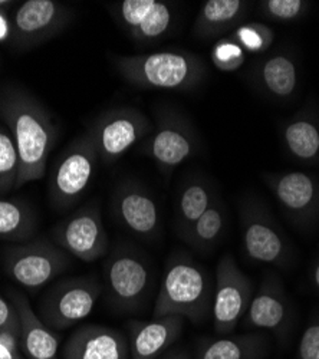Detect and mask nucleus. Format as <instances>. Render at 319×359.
Returning <instances> with one entry per match:
<instances>
[{"instance_id": "nucleus-28", "label": "nucleus", "mask_w": 319, "mask_h": 359, "mask_svg": "<svg viewBox=\"0 0 319 359\" xmlns=\"http://www.w3.org/2000/svg\"><path fill=\"white\" fill-rule=\"evenodd\" d=\"M19 177V157L9 130L0 126V196L16 189Z\"/></svg>"}, {"instance_id": "nucleus-38", "label": "nucleus", "mask_w": 319, "mask_h": 359, "mask_svg": "<svg viewBox=\"0 0 319 359\" xmlns=\"http://www.w3.org/2000/svg\"><path fill=\"white\" fill-rule=\"evenodd\" d=\"M315 283H316V286L319 287V264H318V267L315 269Z\"/></svg>"}, {"instance_id": "nucleus-23", "label": "nucleus", "mask_w": 319, "mask_h": 359, "mask_svg": "<svg viewBox=\"0 0 319 359\" xmlns=\"http://www.w3.org/2000/svg\"><path fill=\"white\" fill-rule=\"evenodd\" d=\"M38 229L36 215L29 204L15 198H0V241L25 243Z\"/></svg>"}, {"instance_id": "nucleus-29", "label": "nucleus", "mask_w": 319, "mask_h": 359, "mask_svg": "<svg viewBox=\"0 0 319 359\" xmlns=\"http://www.w3.org/2000/svg\"><path fill=\"white\" fill-rule=\"evenodd\" d=\"M230 39L235 41L245 52L260 53L271 48L275 34L271 27L264 23L252 22L247 25H239L233 34L230 35Z\"/></svg>"}, {"instance_id": "nucleus-26", "label": "nucleus", "mask_w": 319, "mask_h": 359, "mask_svg": "<svg viewBox=\"0 0 319 359\" xmlns=\"http://www.w3.org/2000/svg\"><path fill=\"white\" fill-rule=\"evenodd\" d=\"M215 190L203 180H190L182 189L177 200V230L183 236L187 229L216 200Z\"/></svg>"}, {"instance_id": "nucleus-20", "label": "nucleus", "mask_w": 319, "mask_h": 359, "mask_svg": "<svg viewBox=\"0 0 319 359\" xmlns=\"http://www.w3.org/2000/svg\"><path fill=\"white\" fill-rule=\"evenodd\" d=\"M265 180L285 215L299 217L309 212L316 189L308 174L301 171L278 172L265 175Z\"/></svg>"}, {"instance_id": "nucleus-11", "label": "nucleus", "mask_w": 319, "mask_h": 359, "mask_svg": "<svg viewBox=\"0 0 319 359\" xmlns=\"http://www.w3.org/2000/svg\"><path fill=\"white\" fill-rule=\"evenodd\" d=\"M253 297L252 280L240 271L235 257L224 255L216 271V289L212 304L215 331L227 335L235 331Z\"/></svg>"}, {"instance_id": "nucleus-34", "label": "nucleus", "mask_w": 319, "mask_h": 359, "mask_svg": "<svg viewBox=\"0 0 319 359\" xmlns=\"http://www.w3.org/2000/svg\"><path fill=\"white\" fill-rule=\"evenodd\" d=\"M0 359H23L18 335L0 332Z\"/></svg>"}, {"instance_id": "nucleus-31", "label": "nucleus", "mask_w": 319, "mask_h": 359, "mask_svg": "<svg viewBox=\"0 0 319 359\" xmlns=\"http://www.w3.org/2000/svg\"><path fill=\"white\" fill-rule=\"evenodd\" d=\"M259 8L265 18L278 22H291L302 15L305 2L302 0H265L259 4Z\"/></svg>"}, {"instance_id": "nucleus-22", "label": "nucleus", "mask_w": 319, "mask_h": 359, "mask_svg": "<svg viewBox=\"0 0 319 359\" xmlns=\"http://www.w3.org/2000/svg\"><path fill=\"white\" fill-rule=\"evenodd\" d=\"M257 82L268 95L286 100L298 85L297 65L286 53H273L259 65Z\"/></svg>"}, {"instance_id": "nucleus-10", "label": "nucleus", "mask_w": 319, "mask_h": 359, "mask_svg": "<svg viewBox=\"0 0 319 359\" xmlns=\"http://www.w3.org/2000/svg\"><path fill=\"white\" fill-rule=\"evenodd\" d=\"M74 13L57 0H26L12 15V45L26 50L36 48L65 31Z\"/></svg>"}, {"instance_id": "nucleus-12", "label": "nucleus", "mask_w": 319, "mask_h": 359, "mask_svg": "<svg viewBox=\"0 0 319 359\" xmlns=\"http://www.w3.org/2000/svg\"><path fill=\"white\" fill-rule=\"evenodd\" d=\"M52 233L57 246L83 263H93L104 257L109 246L97 203L81 207L57 224Z\"/></svg>"}, {"instance_id": "nucleus-21", "label": "nucleus", "mask_w": 319, "mask_h": 359, "mask_svg": "<svg viewBox=\"0 0 319 359\" xmlns=\"http://www.w3.org/2000/svg\"><path fill=\"white\" fill-rule=\"evenodd\" d=\"M247 5L243 0H208L196 18L194 35L210 39L229 32L245 19Z\"/></svg>"}, {"instance_id": "nucleus-30", "label": "nucleus", "mask_w": 319, "mask_h": 359, "mask_svg": "<svg viewBox=\"0 0 319 359\" xmlns=\"http://www.w3.org/2000/svg\"><path fill=\"white\" fill-rule=\"evenodd\" d=\"M245 50L235 42L220 39L212 49V62L222 72H236L245 64Z\"/></svg>"}, {"instance_id": "nucleus-33", "label": "nucleus", "mask_w": 319, "mask_h": 359, "mask_svg": "<svg viewBox=\"0 0 319 359\" xmlns=\"http://www.w3.org/2000/svg\"><path fill=\"white\" fill-rule=\"evenodd\" d=\"M299 359H319V325H311L302 335L299 349Z\"/></svg>"}, {"instance_id": "nucleus-32", "label": "nucleus", "mask_w": 319, "mask_h": 359, "mask_svg": "<svg viewBox=\"0 0 319 359\" xmlns=\"http://www.w3.org/2000/svg\"><path fill=\"white\" fill-rule=\"evenodd\" d=\"M0 332H12L19 337L20 323L15 305L0 293Z\"/></svg>"}, {"instance_id": "nucleus-17", "label": "nucleus", "mask_w": 319, "mask_h": 359, "mask_svg": "<svg viewBox=\"0 0 319 359\" xmlns=\"http://www.w3.org/2000/svg\"><path fill=\"white\" fill-rule=\"evenodd\" d=\"M184 318L164 316L128 323L130 359H158L176 342L184 329Z\"/></svg>"}, {"instance_id": "nucleus-2", "label": "nucleus", "mask_w": 319, "mask_h": 359, "mask_svg": "<svg viewBox=\"0 0 319 359\" xmlns=\"http://www.w3.org/2000/svg\"><path fill=\"white\" fill-rule=\"evenodd\" d=\"M117 72L133 86L164 91H190L206 76L203 59L189 50H161L131 56H114Z\"/></svg>"}, {"instance_id": "nucleus-36", "label": "nucleus", "mask_w": 319, "mask_h": 359, "mask_svg": "<svg viewBox=\"0 0 319 359\" xmlns=\"http://www.w3.org/2000/svg\"><path fill=\"white\" fill-rule=\"evenodd\" d=\"M158 359H189V355L186 352H182V351H176V352H170Z\"/></svg>"}, {"instance_id": "nucleus-35", "label": "nucleus", "mask_w": 319, "mask_h": 359, "mask_svg": "<svg viewBox=\"0 0 319 359\" xmlns=\"http://www.w3.org/2000/svg\"><path fill=\"white\" fill-rule=\"evenodd\" d=\"M12 39V15L11 11L0 9V43Z\"/></svg>"}, {"instance_id": "nucleus-13", "label": "nucleus", "mask_w": 319, "mask_h": 359, "mask_svg": "<svg viewBox=\"0 0 319 359\" xmlns=\"http://www.w3.org/2000/svg\"><path fill=\"white\" fill-rule=\"evenodd\" d=\"M243 249L249 259L272 266H285L287 242L280 227L257 201H245L240 212Z\"/></svg>"}, {"instance_id": "nucleus-4", "label": "nucleus", "mask_w": 319, "mask_h": 359, "mask_svg": "<svg viewBox=\"0 0 319 359\" xmlns=\"http://www.w3.org/2000/svg\"><path fill=\"white\" fill-rule=\"evenodd\" d=\"M98 161L97 148L88 131L74 140L50 172V204L57 210L74 205L93 183Z\"/></svg>"}, {"instance_id": "nucleus-25", "label": "nucleus", "mask_w": 319, "mask_h": 359, "mask_svg": "<svg viewBox=\"0 0 319 359\" xmlns=\"http://www.w3.org/2000/svg\"><path fill=\"white\" fill-rule=\"evenodd\" d=\"M227 224V212L226 207L216 197L213 204L203 213L182 236L184 242L205 253L213 249L222 238Z\"/></svg>"}, {"instance_id": "nucleus-3", "label": "nucleus", "mask_w": 319, "mask_h": 359, "mask_svg": "<svg viewBox=\"0 0 319 359\" xmlns=\"http://www.w3.org/2000/svg\"><path fill=\"white\" fill-rule=\"evenodd\" d=\"M212 283L205 267L183 253L170 256L153 319L182 316L200 325L212 313Z\"/></svg>"}, {"instance_id": "nucleus-15", "label": "nucleus", "mask_w": 319, "mask_h": 359, "mask_svg": "<svg viewBox=\"0 0 319 359\" xmlns=\"http://www.w3.org/2000/svg\"><path fill=\"white\" fill-rule=\"evenodd\" d=\"M112 213L130 233L150 241L160 231V210L153 196L133 180L123 182L112 196Z\"/></svg>"}, {"instance_id": "nucleus-18", "label": "nucleus", "mask_w": 319, "mask_h": 359, "mask_svg": "<svg viewBox=\"0 0 319 359\" xmlns=\"http://www.w3.org/2000/svg\"><path fill=\"white\" fill-rule=\"evenodd\" d=\"M9 301L19 315V346L25 356L27 359H57L61 339L36 315L27 297L18 290H9Z\"/></svg>"}, {"instance_id": "nucleus-6", "label": "nucleus", "mask_w": 319, "mask_h": 359, "mask_svg": "<svg viewBox=\"0 0 319 359\" xmlns=\"http://www.w3.org/2000/svg\"><path fill=\"white\" fill-rule=\"evenodd\" d=\"M104 282L107 299L114 309L135 312L149 293V262L135 249L118 246L105 262Z\"/></svg>"}, {"instance_id": "nucleus-1", "label": "nucleus", "mask_w": 319, "mask_h": 359, "mask_svg": "<svg viewBox=\"0 0 319 359\" xmlns=\"http://www.w3.org/2000/svg\"><path fill=\"white\" fill-rule=\"evenodd\" d=\"M0 119L12 134L18 149L16 189L38 182L45 174L57 137L48 109L32 94L12 86L0 94Z\"/></svg>"}, {"instance_id": "nucleus-9", "label": "nucleus", "mask_w": 319, "mask_h": 359, "mask_svg": "<svg viewBox=\"0 0 319 359\" xmlns=\"http://www.w3.org/2000/svg\"><path fill=\"white\" fill-rule=\"evenodd\" d=\"M198 145L197 133L189 119L174 111H163L153 133L141 141L138 151L151 158L168 177L197 153Z\"/></svg>"}, {"instance_id": "nucleus-37", "label": "nucleus", "mask_w": 319, "mask_h": 359, "mask_svg": "<svg viewBox=\"0 0 319 359\" xmlns=\"http://www.w3.org/2000/svg\"><path fill=\"white\" fill-rule=\"evenodd\" d=\"M15 6V2H11V0H0V9L2 11H12Z\"/></svg>"}, {"instance_id": "nucleus-16", "label": "nucleus", "mask_w": 319, "mask_h": 359, "mask_svg": "<svg viewBox=\"0 0 319 359\" xmlns=\"http://www.w3.org/2000/svg\"><path fill=\"white\" fill-rule=\"evenodd\" d=\"M62 359H130L128 338L107 325H81L65 341Z\"/></svg>"}, {"instance_id": "nucleus-19", "label": "nucleus", "mask_w": 319, "mask_h": 359, "mask_svg": "<svg viewBox=\"0 0 319 359\" xmlns=\"http://www.w3.org/2000/svg\"><path fill=\"white\" fill-rule=\"evenodd\" d=\"M287 322L286 294L279 279L269 275L253 294L246 311L245 327L266 329V331L283 332Z\"/></svg>"}, {"instance_id": "nucleus-8", "label": "nucleus", "mask_w": 319, "mask_h": 359, "mask_svg": "<svg viewBox=\"0 0 319 359\" xmlns=\"http://www.w3.org/2000/svg\"><path fill=\"white\" fill-rule=\"evenodd\" d=\"M153 130V123L140 109L121 107L98 115L88 133L94 140L100 161L109 165L127 154L135 144L146 140Z\"/></svg>"}, {"instance_id": "nucleus-5", "label": "nucleus", "mask_w": 319, "mask_h": 359, "mask_svg": "<svg viewBox=\"0 0 319 359\" xmlns=\"http://www.w3.org/2000/svg\"><path fill=\"white\" fill-rule=\"evenodd\" d=\"M6 275L26 290H39L62 275L71 264L69 255L46 238L9 246L2 253Z\"/></svg>"}, {"instance_id": "nucleus-14", "label": "nucleus", "mask_w": 319, "mask_h": 359, "mask_svg": "<svg viewBox=\"0 0 319 359\" xmlns=\"http://www.w3.org/2000/svg\"><path fill=\"white\" fill-rule=\"evenodd\" d=\"M108 9L125 34L141 43L163 39L174 22L172 6L163 0H121Z\"/></svg>"}, {"instance_id": "nucleus-27", "label": "nucleus", "mask_w": 319, "mask_h": 359, "mask_svg": "<svg viewBox=\"0 0 319 359\" xmlns=\"http://www.w3.org/2000/svg\"><path fill=\"white\" fill-rule=\"evenodd\" d=\"M283 142L295 158L309 161L319 154V131L305 118H294L282 128Z\"/></svg>"}, {"instance_id": "nucleus-24", "label": "nucleus", "mask_w": 319, "mask_h": 359, "mask_svg": "<svg viewBox=\"0 0 319 359\" xmlns=\"http://www.w3.org/2000/svg\"><path fill=\"white\" fill-rule=\"evenodd\" d=\"M268 351L266 338L260 334H247L220 338L201 348L198 359H260Z\"/></svg>"}, {"instance_id": "nucleus-7", "label": "nucleus", "mask_w": 319, "mask_h": 359, "mask_svg": "<svg viewBox=\"0 0 319 359\" xmlns=\"http://www.w3.org/2000/svg\"><path fill=\"white\" fill-rule=\"evenodd\" d=\"M102 293L95 276L68 278L53 285L39 304V318L52 331H65L88 318Z\"/></svg>"}]
</instances>
